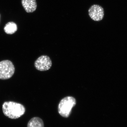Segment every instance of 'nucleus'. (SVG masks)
<instances>
[{
	"mask_svg": "<svg viewBox=\"0 0 127 127\" xmlns=\"http://www.w3.org/2000/svg\"><path fill=\"white\" fill-rule=\"evenodd\" d=\"M2 110L5 116L13 119L20 118L26 112V108L23 104L11 101L4 102Z\"/></svg>",
	"mask_w": 127,
	"mask_h": 127,
	"instance_id": "f257e3e1",
	"label": "nucleus"
},
{
	"mask_svg": "<svg viewBox=\"0 0 127 127\" xmlns=\"http://www.w3.org/2000/svg\"><path fill=\"white\" fill-rule=\"evenodd\" d=\"M76 104V101L73 97L67 96L64 98L58 105V112L63 117L68 118L70 115L72 109Z\"/></svg>",
	"mask_w": 127,
	"mask_h": 127,
	"instance_id": "f03ea898",
	"label": "nucleus"
},
{
	"mask_svg": "<svg viewBox=\"0 0 127 127\" xmlns=\"http://www.w3.org/2000/svg\"><path fill=\"white\" fill-rule=\"evenodd\" d=\"M15 68L14 64L9 60L0 62V79H9L14 75Z\"/></svg>",
	"mask_w": 127,
	"mask_h": 127,
	"instance_id": "7ed1b4c3",
	"label": "nucleus"
},
{
	"mask_svg": "<svg viewBox=\"0 0 127 127\" xmlns=\"http://www.w3.org/2000/svg\"><path fill=\"white\" fill-rule=\"evenodd\" d=\"M52 66V62L49 57L42 55L39 57L34 63V66L37 70L43 71L48 70Z\"/></svg>",
	"mask_w": 127,
	"mask_h": 127,
	"instance_id": "20e7f679",
	"label": "nucleus"
},
{
	"mask_svg": "<svg viewBox=\"0 0 127 127\" xmlns=\"http://www.w3.org/2000/svg\"><path fill=\"white\" fill-rule=\"evenodd\" d=\"M88 14L89 17L93 21H100L104 17V9L99 5H93L89 9Z\"/></svg>",
	"mask_w": 127,
	"mask_h": 127,
	"instance_id": "39448f33",
	"label": "nucleus"
},
{
	"mask_svg": "<svg viewBox=\"0 0 127 127\" xmlns=\"http://www.w3.org/2000/svg\"><path fill=\"white\" fill-rule=\"evenodd\" d=\"M22 4L27 13H32L36 10L37 4L36 0H22Z\"/></svg>",
	"mask_w": 127,
	"mask_h": 127,
	"instance_id": "423d86ee",
	"label": "nucleus"
},
{
	"mask_svg": "<svg viewBox=\"0 0 127 127\" xmlns=\"http://www.w3.org/2000/svg\"><path fill=\"white\" fill-rule=\"evenodd\" d=\"M27 127H44V123L41 119L34 117L28 122Z\"/></svg>",
	"mask_w": 127,
	"mask_h": 127,
	"instance_id": "0eeeda50",
	"label": "nucleus"
},
{
	"mask_svg": "<svg viewBox=\"0 0 127 127\" xmlns=\"http://www.w3.org/2000/svg\"><path fill=\"white\" fill-rule=\"evenodd\" d=\"M4 30L5 32L7 34H14L17 31V25L14 22H10L5 25Z\"/></svg>",
	"mask_w": 127,
	"mask_h": 127,
	"instance_id": "6e6552de",
	"label": "nucleus"
}]
</instances>
